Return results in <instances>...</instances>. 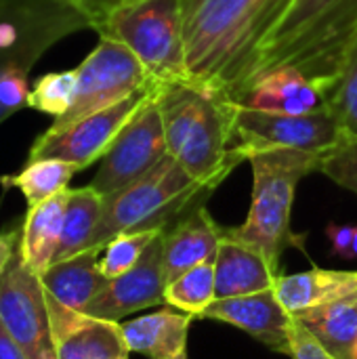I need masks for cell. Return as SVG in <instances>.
Here are the masks:
<instances>
[{"label": "cell", "instance_id": "cell-23", "mask_svg": "<svg viewBox=\"0 0 357 359\" xmlns=\"http://www.w3.org/2000/svg\"><path fill=\"white\" fill-rule=\"evenodd\" d=\"M276 294L284 309L295 316L324 303L349 297L357 292V271H330L309 269L303 273L280 276L276 282Z\"/></svg>", "mask_w": 357, "mask_h": 359}, {"label": "cell", "instance_id": "cell-14", "mask_svg": "<svg viewBox=\"0 0 357 359\" xmlns=\"http://www.w3.org/2000/svg\"><path fill=\"white\" fill-rule=\"evenodd\" d=\"M57 359H126L130 349L120 322L69 309L44 290Z\"/></svg>", "mask_w": 357, "mask_h": 359}, {"label": "cell", "instance_id": "cell-8", "mask_svg": "<svg viewBox=\"0 0 357 359\" xmlns=\"http://www.w3.org/2000/svg\"><path fill=\"white\" fill-rule=\"evenodd\" d=\"M345 128L332 109L322 103L309 114H276L261 111L236 103V151L250 160V156L271 149H299L324 154L335 147Z\"/></svg>", "mask_w": 357, "mask_h": 359}, {"label": "cell", "instance_id": "cell-25", "mask_svg": "<svg viewBox=\"0 0 357 359\" xmlns=\"http://www.w3.org/2000/svg\"><path fill=\"white\" fill-rule=\"evenodd\" d=\"M76 172H80V168L63 160H53V158L27 160L25 166L17 175L0 177V183L4 187L19 189L25 198L27 208H34L55 198L57 194L69 189L67 185Z\"/></svg>", "mask_w": 357, "mask_h": 359}, {"label": "cell", "instance_id": "cell-13", "mask_svg": "<svg viewBox=\"0 0 357 359\" xmlns=\"http://www.w3.org/2000/svg\"><path fill=\"white\" fill-rule=\"evenodd\" d=\"M164 231L154 238V242L147 246L141 261L126 273L109 280L105 288L90 301V305L84 309V313L109 322H120L122 318L143 311L149 307H156L164 303Z\"/></svg>", "mask_w": 357, "mask_h": 359}, {"label": "cell", "instance_id": "cell-28", "mask_svg": "<svg viewBox=\"0 0 357 359\" xmlns=\"http://www.w3.org/2000/svg\"><path fill=\"white\" fill-rule=\"evenodd\" d=\"M160 233L162 231L151 229V231L120 233V236L112 238L101 250V259H99L101 273L107 280H114V278L130 271L141 261V257L145 255V250L154 242V238H158Z\"/></svg>", "mask_w": 357, "mask_h": 359}, {"label": "cell", "instance_id": "cell-16", "mask_svg": "<svg viewBox=\"0 0 357 359\" xmlns=\"http://www.w3.org/2000/svg\"><path fill=\"white\" fill-rule=\"evenodd\" d=\"M221 238L223 229L215 223L206 206H198L185 217H181L177 223H173L162 236V263L166 286L191 267L215 259L219 252Z\"/></svg>", "mask_w": 357, "mask_h": 359}, {"label": "cell", "instance_id": "cell-4", "mask_svg": "<svg viewBox=\"0 0 357 359\" xmlns=\"http://www.w3.org/2000/svg\"><path fill=\"white\" fill-rule=\"evenodd\" d=\"M320 156L299 149H271L250 156L252 198L248 217L240 227L223 229V236L259 250L278 271L284 250L303 242V236L292 233L290 212L297 185L307 175L318 172Z\"/></svg>", "mask_w": 357, "mask_h": 359}, {"label": "cell", "instance_id": "cell-32", "mask_svg": "<svg viewBox=\"0 0 357 359\" xmlns=\"http://www.w3.org/2000/svg\"><path fill=\"white\" fill-rule=\"evenodd\" d=\"M290 347H292V359H335L324 347L292 318L290 326Z\"/></svg>", "mask_w": 357, "mask_h": 359}, {"label": "cell", "instance_id": "cell-22", "mask_svg": "<svg viewBox=\"0 0 357 359\" xmlns=\"http://www.w3.org/2000/svg\"><path fill=\"white\" fill-rule=\"evenodd\" d=\"M292 318L335 359H357V292Z\"/></svg>", "mask_w": 357, "mask_h": 359}, {"label": "cell", "instance_id": "cell-1", "mask_svg": "<svg viewBox=\"0 0 357 359\" xmlns=\"http://www.w3.org/2000/svg\"><path fill=\"white\" fill-rule=\"evenodd\" d=\"M292 0H181L189 80L238 101L257 50Z\"/></svg>", "mask_w": 357, "mask_h": 359}, {"label": "cell", "instance_id": "cell-9", "mask_svg": "<svg viewBox=\"0 0 357 359\" xmlns=\"http://www.w3.org/2000/svg\"><path fill=\"white\" fill-rule=\"evenodd\" d=\"M78 84L72 107L65 116L53 120L50 130L69 126L90 114H97L143 88L154 86L151 76L141 61L120 42L99 36V44L76 67Z\"/></svg>", "mask_w": 357, "mask_h": 359}, {"label": "cell", "instance_id": "cell-21", "mask_svg": "<svg viewBox=\"0 0 357 359\" xmlns=\"http://www.w3.org/2000/svg\"><path fill=\"white\" fill-rule=\"evenodd\" d=\"M65 204H67V189L34 208H27L25 212L21 225V238H19V259L38 278L55 261L61 242V231H63Z\"/></svg>", "mask_w": 357, "mask_h": 359}, {"label": "cell", "instance_id": "cell-30", "mask_svg": "<svg viewBox=\"0 0 357 359\" xmlns=\"http://www.w3.org/2000/svg\"><path fill=\"white\" fill-rule=\"evenodd\" d=\"M328 179L357 194V137L345 135L335 147L320 156V168Z\"/></svg>", "mask_w": 357, "mask_h": 359}, {"label": "cell", "instance_id": "cell-37", "mask_svg": "<svg viewBox=\"0 0 357 359\" xmlns=\"http://www.w3.org/2000/svg\"><path fill=\"white\" fill-rule=\"evenodd\" d=\"M353 255L357 257V227H356V238H353Z\"/></svg>", "mask_w": 357, "mask_h": 359}, {"label": "cell", "instance_id": "cell-39", "mask_svg": "<svg viewBox=\"0 0 357 359\" xmlns=\"http://www.w3.org/2000/svg\"><path fill=\"white\" fill-rule=\"evenodd\" d=\"M126 359H128V358H126Z\"/></svg>", "mask_w": 357, "mask_h": 359}, {"label": "cell", "instance_id": "cell-36", "mask_svg": "<svg viewBox=\"0 0 357 359\" xmlns=\"http://www.w3.org/2000/svg\"><path fill=\"white\" fill-rule=\"evenodd\" d=\"M0 359H29L0 322Z\"/></svg>", "mask_w": 357, "mask_h": 359}, {"label": "cell", "instance_id": "cell-34", "mask_svg": "<svg viewBox=\"0 0 357 359\" xmlns=\"http://www.w3.org/2000/svg\"><path fill=\"white\" fill-rule=\"evenodd\" d=\"M19 238H21V229L0 233V278H2V273L6 271V267L11 265V261L15 259V255L19 250Z\"/></svg>", "mask_w": 357, "mask_h": 359}, {"label": "cell", "instance_id": "cell-31", "mask_svg": "<svg viewBox=\"0 0 357 359\" xmlns=\"http://www.w3.org/2000/svg\"><path fill=\"white\" fill-rule=\"evenodd\" d=\"M29 69L8 67L0 69V124L13 114L29 107Z\"/></svg>", "mask_w": 357, "mask_h": 359}, {"label": "cell", "instance_id": "cell-12", "mask_svg": "<svg viewBox=\"0 0 357 359\" xmlns=\"http://www.w3.org/2000/svg\"><path fill=\"white\" fill-rule=\"evenodd\" d=\"M0 322L29 359H57L42 282L19 250L0 278Z\"/></svg>", "mask_w": 357, "mask_h": 359}, {"label": "cell", "instance_id": "cell-35", "mask_svg": "<svg viewBox=\"0 0 357 359\" xmlns=\"http://www.w3.org/2000/svg\"><path fill=\"white\" fill-rule=\"evenodd\" d=\"M120 2H124V0H78V4L86 11V15L90 17V21H93V29H95V25L112 11V8H116Z\"/></svg>", "mask_w": 357, "mask_h": 359}, {"label": "cell", "instance_id": "cell-26", "mask_svg": "<svg viewBox=\"0 0 357 359\" xmlns=\"http://www.w3.org/2000/svg\"><path fill=\"white\" fill-rule=\"evenodd\" d=\"M215 259L191 267L170 282L164 290V303L200 318L215 301Z\"/></svg>", "mask_w": 357, "mask_h": 359}, {"label": "cell", "instance_id": "cell-10", "mask_svg": "<svg viewBox=\"0 0 357 359\" xmlns=\"http://www.w3.org/2000/svg\"><path fill=\"white\" fill-rule=\"evenodd\" d=\"M156 84L143 88L97 114H90L69 126L50 130L46 128L29 147L27 160H63L80 170L88 168L93 162L101 160L120 130L130 122V118L143 107V103L154 95Z\"/></svg>", "mask_w": 357, "mask_h": 359}, {"label": "cell", "instance_id": "cell-33", "mask_svg": "<svg viewBox=\"0 0 357 359\" xmlns=\"http://www.w3.org/2000/svg\"><path fill=\"white\" fill-rule=\"evenodd\" d=\"M330 242H332V252L341 255L345 259H353V238H356V227L353 225H328L326 229Z\"/></svg>", "mask_w": 357, "mask_h": 359}, {"label": "cell", "instance_id": "cell-27", "mask_svg": "<svg viewBox=\"0 0 357 359\" xmlns=\"http://www.w3.org/2000/svg\"><path fill=\"white\" fill-rule=\"evenodd\" d=\"M78 84V72L65 69V72H50L44 74L34 82L32 95H29V107L50 116L53 120L67 114L72 107L74 95Z\"/></svg>", "mask_w": 357, "mask_h": 359}, {"label": "cell", "instance_id": "cell-15", "mask_svg": "<svg viewBox=\"0 0 357 359\" xmlns=\"http://www.w3.org/2000/svg\"><path fill=\"white\" fill-rule=\"evenodd\" d=\"M200 318L219 320L231 324L252 339L263 343L276 353L292 355L290 347V326L292 316L280 303L276 290H265L257 294L236 297V299H217Z\"/></svg>", "mask_w": 357, "mask_h": 359}, {"label": "cell", "instance_id": "cell-38", "mask_svg": "<svg viewBox=\"0 0 357 359\" xmlns=\"http://www.w3.org/2000/svg\"><path fill=\"white\" fill-rule=\"evenodd\" d=\"M76 2H78V0H76Z\"/></svg>", "mask_w": 357, "mask_h": 359}, {"label": "cell", "instance_id": "cell-6", "mask_svg": "<svg viewBox=\"0 0 357 359\" xmlns=\"http://www.w3.org/2000/svg\"><path fill=\"white\" fill-rule=\"evenodd\" d=\"M95 29L124 44L154 84L189 80L183 42L181 0H124Z\"/></svg>", "mask_w": 357, "mask_h": 359}, {"label": "cell", "instance_id": "cell-24", "mask_svg": "<svg viewBox=\"0 0 357 359\" xmlns=\"http://www.w3.org/2000/svg\"><path fill=\"white\" fill-rule=\"evenodd\" d=\"M101 212H103V196L97 189H93L90 185L67 189L63 231L53 263L65 261L74 255L93 248V238L99 227Z\"/></svg>", "mask_w": 357, "mask_h": 359}, {"label": "cell", "instance_id": "cell-2", "mask_svg": "<svg viewBox=\"0 0 357 359\" xmlns=\"http://www.w3.org/2000/svg\"><path fill=\"white\" fill-rule=\"evenodd\" d=\"M356 34L357 0H292L261 42L244 93L271 72L295 67L326 99L341 78Z\"/></svg>", "mask_w": 357, "mask_h": 359}, {"label": "cell", "instance_id": "cell-20", "mask_svg": "<svg viewBox=\"0 0 357 359\" xmlns=\"http://www.w3.org/2000/svg\"><path fill=\"white\" fill-rule=\"evenodd\" d=\"M120 326L130 351L149 359H187L189 313L162 309Z\"/></svg>", "mask_w": 357, "mask_h": 359}, {"label": "cell", "instance_id": "cell-19", "mask_svg": "<svg viewBox=\"0 0 357 359\" xmlns=\"http://www.w3.org/2000/svg\"><path fill=\"white\" fill-rule=\"evenodd\" d=\"M103 248H88L65 261L53 263L42 276V288L61 305L84 311L109 282L99 267Z\"/></svg>", "mask_w": 357, "mask_h": 359}, {"label": "cell", "instance_id": "cell-29", "mask_svg": "<svg viewBox=\"0 0 357 359\" xmlns=\"http://www.w3.org/2000/svg\"><path fill=\"white\" fill-rule=\"evenodd\" d=\"M324 103L339 118L345 133L357 137V34L349 46L341 78Z\"/></svg>", "mask_w": 357, "mask_h": 359}, {"label": "cell", "instance_id": "cell-5", "mask_svg": "<svg viewBox=\"0 0 357 359\" xmlns=\"http://www.w3.org/2000/svg\"><path fill=\"white\" fill-rule=\"evenodd\" d=\"M210 194V187L198 183L173 156H166L141 179L103 198L93 248H103L120 233L166 231L181 217L204 206Z\"/></svg>", "mask_w": 357, "mask_h": 359}, {"label": "cell", "instance_id": "cell-17", "mask_svg": "<svg viewBox=\"0 0 357 359\" xmlns=\"http://www.w3.org/2000/svg\"><path fill=\"white\" fill-rule=\"evenodd\" d=\"M280 273L267 259L231 238H221L215 259V301L274 290Z\"/></svg>", "mask_w": 357, "mask_h": 359}, {"label": "cell", "instance_id": "cell-18", "mask_svg": "<svg viewBox=\"0 0 357 359\" xmlns=\"http://www.w3.org/2000/svg\"><path fill=\"white\" fill-rule=\"evenodd\" d=\"M236 103L261 111L301 116L320 107L324 97L320 88L299 69L284 67L255 82L250 90L244 93Z\"/></svg>", "mask_w": 357, "mask_h": 359}, {"label": "cell", "instance_id": "cell-11", "mask_svg": "<svg viewBox=\"0 0 357 359\" xmlns=\"http://www.w3.org/2000/svg\"><path fill=\"white\" fill-rule=\"evenodd\" d=\"M168 156L162 114L154 95L120 130L107 154L101 158L99 170L88 183L103 198L141 179Z\"/></svg>", "mask_w": 357, "mask_h": 359}, {"label": "cell", "instance_id": "cell-3", "mask_svg": "<svg viewBox=\"0 0 357 359\" xmlns=\"http://www.w3.org/2000/svg\"><path fill=\"white\" fill-rule=\"evenodd\" d=\"M168 156L213 191L244 162L236 151V103L191 80L156 84Z\"/></svg>", "mask_w": 357, "mask_h": 359}, {"label": "cell", "instance_id": "cell-7", "mask_svg": "<svg viewBox=\"0 0 357 359\" xmlns=\"http://www.w3.org/2000/svg\"><path fill=\"white\" fill-rule=\"evenodd\" d=\"M93 27L76 0H0V69H29L59 40Z\"/></svg>", "mask_w": 357, "mask_h": 359}]
</instances>
